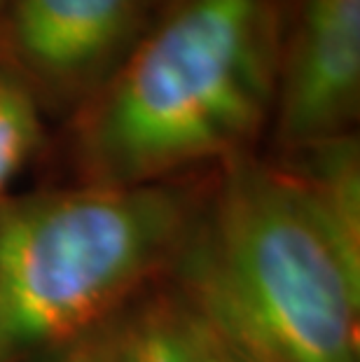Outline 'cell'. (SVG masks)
Wrapping results in <instances>:
<instances>
[{
    "instance_id": "cell-1",
    "label": "cell",
    "mask_w": 360,
    "mask_h": 362,
    "mask_svg": "<svg viewBox=\"0 0 360 362\" xmlns=\"http://www.w3.org/2000/svg\"><path fill=\"white\" fill-rule=\"evenodd\" d=\"M283 0H159L110 80L68 117L82 185L182 180L272 127Z\"/></svg>"
},
{
    "instance_id": "cell-2",
    "label": "cell",
    "mask_w": 360,
    "mask_h": 362,
    "mask_svg": "<svg viewBox=\"0 0 360 362\" xmlns=\"http://www.w3.org/2000/svg\"><path fill=\"white\" fill-rule=\"evenodd\" d=\"M168 272L243 362H360V272L279 161L218 166Z\"/></svg>"
},
{
    "instance_id": "cell-3",
    "label": "cell",
    "mask_w": 360,
    "mask_h": 362,
    "mask_svg": "<svg viewBox=\"0 0 360 362\" xmlns=\"http://www.w3.org/2000/svg\"><path fill=\"white\" fill-rule=\"evenodd\" d=\"M202 199L187 180L0 199V362H26L132 304L171 269Z\"/></svg>"
},
{
    "instance_id": "cell-4",
    "label": "cell",
    "mask_w": 360,
    "mask_h": 362,
    "mask_svg": "<svg viewBox=\"0 0 360 362\" xmlns=\"http://www.w3.org/2000/svg\"><path fill=\"white\" fill-rule=\"evenodd\" d=\"M159 0H10L0 17V71L40 110L71 115L117 71Z\"/></svg>"
},
{
    "instance_id": "cell-5",
    "label": "cell",
    "mask_w": 360,
    "mask_h": 362,
    "mask_svg": "<svg viewBox=\"0 0 360 362\" xmlns=\"http://www.w3.org/2000/svg\"><path fill=\"white\" fill-rule=\"evenodd\" d=\"M360 0H283L272 136L279 155L356 131Z\"/></svg>"
},
{
    "instance_id": "cell-6",
    "label": "cell",
    "mask_w": 360,
    "mask_h": 362,
    "mask_svg": "<svg viewBox=\"0 0 360 362\" xmlns=\"http://www.w3.org/2000/svg\"><path fill=\"white\" fill-rule=\"evenodd\" d=\"M277 161L300 182L325 234L360 272V143L356 131L283 152Z\"/></svg>"
},
{
    "instance_id": "cell-7",
    "label": "cell",
    "mask_w": 360,
    "mask_h": 362,
    "mask_svg": "<svg viewBox=\"0 0 360 362\" xmlns=\"http://www.w3.org/2000/svg\"><path fill=\"white\" fill-rule=\"evenodd\" d=\"M115 362H202L194 311L175 290L143 292L115 315Z\"/></svg>"
},
{
    "instance_id": "cell-8",
    "label": "cell",
    "mask_w": 360,
    "mask_h": 362,
    "mask_svg": "<svg viewBox=\"0 0 360 362\" xmlns=\"http://www.w3.org/2000/svg\"><path fill=\"white\" fill-rule=\"evenodd\" d=\"M40 112L30 91L10 75L0 91V199L40 148L45 136Z\"/></svg>"
},
{
    "instance_id": "cell-9",
    "label": "cell",
    "mask_w": 360,
    "mask_h": 362,
    "mask_svg": "<svg viewBox=\"0 0 360 362\" xmlns=\"http://www.w3.org/2000/svg\"><path fill=\"white\" fill-rule=\"evenodd\" d=\"M26 362H115V315L89 332Z\"/></svg>"
},
{
    "instance_id": "cell-10",
    "label": "cell",
    "mask_w": 360,
    "mask_h": 362,
    "mask_svg": "<svg viewBox=\"0 0 360 362\" xmlns=\"http://www.w3.org/2000/svg\"><path fill=\"white\" fill-rule=\"evenodd\" d=\"M197 320H199V332H202V362H243L199 315Z\"/></svg>"
},
{
    "instance_id": "cell-11",
    "label": "cell",
    "mask_w": 360,
    "mask_h": 362,
    "mask_svg": "<svg viewBox=\"0 0 360 362\" xmlns=\"http://www.w3.org/2000/svg\"><path fill=\"white\" fill-rule=\"evenodd\" d=\"M7 80H10V73L0 71V91H3V89H5V84H7Z\"/></svg>"
},
{
    "instance_id": "cell-12",
    "label": "cell",
    "mask_w": 360,
    "mask_h": 362,
    "mask_svg": "<svg viewBox=\"0 0 360 362\" xmlns=\"http://www.w3.org/2000/svg\"><path fill=\"white\" fill-rule=\"evenodd\" d=\"M7 3H10V0H0V17H3V12H5Z\"/></svg>"
}]
</instances>
